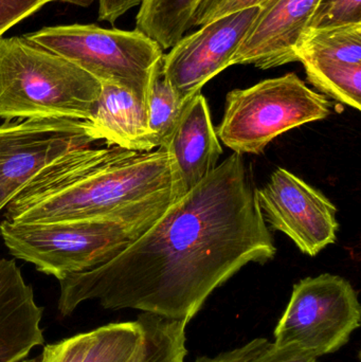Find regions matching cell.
<instances>
[{"label":"cell","mask_w":361,"mask_h":362,"mask_svg":"<svg viewBox=\"0 0 361 362\" xmlns=\"http://www.w3.org/2000/svg\"><path fill=\"white\" fill-rule=\"evenodd\" d=\"M256 189L243 155H231L112 261L59 280V312L97 300L191 322L215 289L277 252Z\"/></svg>","instance_id":"1"},{"label":"cell","mask_w":361,"mask_h":362,"mask_svg":"<svg viewBox=\"0 0 361 362\" xmlns=\"http://www.w3.org/2000/svg\"><path fill=\"white\" fill-rule=\"evenodd\" d=\"M182 196L165 146L150 152L87 146L45 168L4 208V219L15 223L70 221L172 204Z\"/></svg>","instance_id":"2"},{"label":"cell","mask_w":361,"mask_h":362,"mask_svg":"<svg viewBox=\"0 0 361 362\" xmlns=\"http://www.w3.org/2000/svg\"><path fill=\"white\" fill-rule=\"evenodd\" d=\"M171 204L134 206L108 214L51 223H0V235L15 259L63 280L95 269L120 255Z\"/></svg>","instance_id":"3"},{"label":"cell","mask_w":361,"mask_h":362,"mask_svg":"<svg viewBox=\"0 0 361 362\" xmlns=\"http://www.w3.org/2000/svg\"><path fill=\"white\" fill-rule=\"evenodd\" d=\"M101 90L97 78L25 36L0 38V118L89 121Z\"/></svg>","instance_id":"4"},{"label":"cell","mask_w":361,"mask_h":362,"mask_svg":"<svg viewBox=\"0 0 361 362\" xmlns=\"http://www.w3.org/2000/svg\"><path fill=\"white\" fill-rule=\"evenodd\" d=\"M330 114L328 99L290 72L231 90L216 134L235 154L259 155L281 134Z\"/></svg>","instance_id":"5"},{"label":"cell","mask_w":361,"mask_h":362,"mask_svg":"<svg viewBox=\"0 0 361 362\" xmlns=\"http://www.w3.org/2000/svg\"><path fill=\"white\" fill-rule=\"evenodd\" d=\"M25 37L71 62L100 82L131 89L146 101L153 72L163 57L161 47L136 29L57 25L42 28Z\"/></svg>","instance_id":"6"},{"label":"cell","mask_w":361,"mask_h":362,"mask_svg":"<svg viewBox=\"0 0 361 362\" xmlns=\"http://www.w3.org/2000/svg\"><path fill=\"white\" fill-rule=\"evenodd\" d=\"M360 322V300L349 281L331 274L309 276L295 284L273 344L319 358L347 346Z\"/></svg>","instance_id":"7"},{"label":"cell","mask_w":361,"mask_h":362,"mask_svg":"<svg viewBox=\"0 0 361 362\" xmlns=\"http://www.w3.org/2000/svg\"><path fill=\"white\" fill-rule=\"evenodd\" d=\"M93 142L87 120H6L0 125V212L50 163Z\"/></svg>","instance_id":"8"},{"label":"cell","mask_w":361,"mask_h":362,"mask_svg":"<svg viewBox=\"0 0 361 362\" xmlns=\"http://www.w3.org/2000/svg\"><path fill=\"white\" fill-rule=\"evenodd\" d=\"M256 195L265 221L286 234L301 252L316 257L336 242V206L292 172L278 168L266 185L256 187Z\"/></svg>","instance_id":"9"},{"label":"cell","mask_w":361,"mask_h":362,"mask_svg":"<svg viewBox=\"0 0 361 362\" xmlns=\"http://www.w3.org/2000/svg\"><path fill=\"white\" fill-rule=\"evenodd\" d=\"M261 6L244 8L184 35L162 57L163 74L172 90L187 102L214 76L230 67Z\"/></svg>","instance_id":"10"},{"label":"cell","mask_w":361,"mask_h":362,"mask_svg":"<svg viewBox=\"0 0 361 362\" xmlns=\"http://www.w3.org/2000/svg\"><path fill=\"white\" fill-rule=\"evenodd\" d=\"M320 0H269L256 21L231 66L254 65L262 70L298 62L297 46Z\"/></svg>","instance_id":"11"},{"label":"cell","mask_w":361,"mask_h":362,"mask_svg":"<svg viewBox=\"0 0 361 362\" xmlns=\"http://www.w3.org/2000/svg\"><path fill=\"white\" fill-rule=\"evenodd\" d=\"M163 146L173 160L182 195L216 169L223 148L203 93L184 104L179 120Z\"/></svg>","instance_id":"12"},{"label":"cell","mask_w":361,"mask_h":362,"mask_svg":"<svg viewBox=\"0 0 361 362\" xmlns=\"http://www.w3.org/2000/svg\"><path fill=\"white\" fill-rule=\"evenodd\" d=\"M42 314L16 261L0 259V362H21L44 346Z\"/></svg>","instance_id":"13"},{"label":"cell","mask_w":361,"mask_h":362,"mask_svg":"<svg viewBox=\"0 0 361 362\" xmlns=\"http://www.w3.org/2000/svg\"><path fill=\"white\" fill-rule=\"evenodd\" d=\"M97 110L88 121L91 136L133 152L155 150L148 129V101L131 89L103 82Z\"/></svg>","instance_id":"14"},{"label":"cell","mask_w":361,"mask_h":362,"mask_svg":"<svg viewBox=\"0 0 361 362\" xmlns=\"http://www.w3.org/2000/svg\"><path fill=\"white\" fill-rule=\"evenodd\" d=\"M201 0H141L136 30L156 42L162 50L177 44L192 29L193 15Z\"/></svg>","instance_id":"15"},{"label":"cell","mask_w":361,"mask_h":362,"mask_svg":"<svg viewBox=\"0 0 361 362\" xmlns=\"http://www.w3.org/2000/svg\"><path fill=\"white\" fill-rule=\"evenodd\" d=\"M137 321L141 337L131 362H186L189 323L144 313Z\"/></svg>","instance_id":"16"},{"label":"cell","mask_w":361,"mask_h":362,"mask_svg":"<svg viewBox=\"0 0 361 362\" xmlns=\"http://www.w3.org/2000/svg\"><path fill=\"white\" fill-rule=\"evenodd\" d=\"M186 103L165 81L161 57L153 72L148 95V129L157 148L171 137Z\"/></svg>","instance_id":"17"},{"label":"cell","mask_w":361,"mask_h":362,"mask_svg":"<svg viewBox=\"0 0 361 362\" xmlns=\"http://www.w3.org/2000/svg\"><path fill=\"white\" fill-rule=\"evenodd\" d=\"M88 349L81 362H131L141 337L137 320L110 323L91 331Z\"/></svg>","instance_id":"18"},{"label":"cell","mask_w":361,"mask_h":362,"mask_svg":"<svg viewBox=\"0 0 361 362\" xmlns=\"http://www.w3.org/2000/svg\"><path fill=\"white\" fill-rule=\"evenodd\" d=\"M361 23V0H320L309 28Z\"/></svg>","instance_id":"19"},{"label":"cell","mask_w":361,"mask_h":362,"mask_svg":"<svg viewBox=\"0 0 361 362\" xmlns=\"http://www.w3.org/2000/svg\"><path fill=\"white\" fill-rule=\"evenodd\" d=\"M267 1L269 0H201L193 15L191 27H201L220 17L244 8L261 6Z\"/></svg>","instance_id":"20"},{"label":"cell","mask_w":361,"mask_h":362,"mask_svg":"<svg viewBox=\"0 0 361 362\" xmlns=\"http://www.w3.org/2000/svg\"><path fill=\"white\" fill-rule=\"evenodd\" d=\"M51 1L53 0H0V38L11 28Z\"/></svg>","instance_id":"21"},{"label":"cell","mask_w":361,"mask_h":362,"mask_svg":"<svg viewBox=\"0 0 361 362\" xmlns=\"http://www.w3.org/2000/svg\"><path fill=\"white\" fill-rule=\"evenodd\" d=\"M91 332L78 334L52 344H47L50 362H81L91 340Z\"/></svg>","instance_id":"22"},{"label":"cell","mask_w":361,"mask_h":362,"mask_svg":"<svg viewBox=\"0 0 361 362\" xmlns=\"http://www.w3.org/2000/svg\"><path fill=\"white\" fill-rule=\"evenodd\" d=\"M241 362H319L317 357L297 350V349L278 348L273 342L268 344L252 356Z\"/></svg>","instance_id":"23"},{"label":"cell","mask_w":361,"mask_h":362,"mask_svg":"<svg viewBox=\"0 0 361 362\" xmlns=\"http://www.w3.org/2000/svg\"><path fill=\"white\" fill-rule=\"evenodd\" d=\"M267 344H268V340L265 338H254L251 341L239 346V348L220 353L213 357L207 356V355L197 357L193 362H241L262 350Z\"/></svg>","instance_id":"24"},{"label":"cell","mask_w":361,"mask_h":362,"mask_svg":"<svg viewBox=\"0 0 361 362\" xmlns=\"http://www.w3.org/2000/svg\"><path fill=\"white\" fill-rule=\"evenodd\" d=\"M141 0H99V21L114 23Z\"/></svg>","instance_id":"25"},{"label":"cell","mask_w":361,"mask_h":362,"mask_svg":"<svg viewBox=\"0 0 361 362\" xmlns=\"http://www.w3.org/2000/svg\"><path fill=\"white\" fill-rule=\"evenodd\" d=\"M21 362H50V352H49L48 346H45L42 350V354L35 358L28 359V361H23Z\"/></svg>","instance_id":"26"},{"label":"cell","mask_w":361,"mask_h":362,"mask_svg":"<svg viewBox=\"0 0 361 362\" xmlns=\"http://www.w3.org/2000/svg\"><path fill=\"white\" fill-rule=\"evenodd\" d=\"M53 1L66 2V4H74V6L87 8V6H91L95 0H53Z\"/></svg>","instance_id":"27"}]
</instances>
